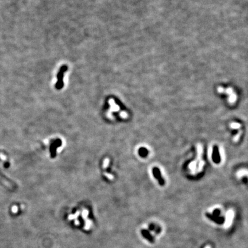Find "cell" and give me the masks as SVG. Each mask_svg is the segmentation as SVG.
Returning a JSON list of instances; mask_svg holds the SVG:
<instances>
[{
    "mask_svg": "<svg viewBox=\"0 0 248 248\" xmlns=\"http://www.w3.org/2000/svg\"><path fill=\"white\" fill-rule=\"evenodd\" d=\"M67 67L66 66H63L60 68V69L58 72V76H57L58 81L57 82V83L56 85V87L57 88H58V89L61 88L63 86V76H64V73L67 71Z\"/></svg>",
    "mask_w": 248,
    "mask_h": 248,
    "instance_id": "obj_1",
    "label": "cell"
},
{
    "mask_svg": "<svg viewBox=\"0 0 248 248\" xmlns=\"http://www.w3.org/2000/svg\"><path fill=\"white\" fill-rule=\"evenodd\" d=\"M0 181L6 187L11 188V189L15 187V184L9 180H8V179L6 178L5 176H4L3 174H2L1 172H0Z\"/></svg>",
    "mask_w": 248,
    "mask_h": 248,
    "instance_id": "obj_2",
    "label": "cell"
},
{
    "mask_svg": "<svg viewBox=\"0 0 248 248\" xmlns=\"http://www.w3.org/2000/svg\"><path fill=\"white\" fill-rule=\"evenodd\" d=\"M207 217L209 218L210 220H213V222L217 223L218 224H222L225 221L224 218L219 217V216H215L213 215H211L210 214H206Z\"/></svg>",
    "mask_w": 248,
    "mask_h": 248,
    "instance_id": "obj_3",
    "label": "cell"
},
{
    "mask_svg": "<svg viewBox=\"0 0 248 248\" xmlns=\"http://www.w3.org/2000/svg\"><path fill=\"white\" fill-rule=\"evenodd\" d=\"M141 234L142 236L144 237L145 238H146L147 240L149 241L150 242L153 243L154 241V239L153 236H152L151 234H150L149 232L147 230H141Z\"/></svg>",
    "mask_w": 248,
    "mask_h": 248,
    "instance_id": "obj_4",
    "label": "cell"
},
{
    "mask_svg": "<svg viewBox=\"0 0 248 248\" xmlns=\"http://www.w3.org/2000/svg\"><path fill=\"white\" fill-rule=\"evenodd\" d=\"M153 175H154V177H155L158 180L159 183H160V184H161V185H163L164 180H163L162 177H161V175H160V171H159L158 168H154L153 169Z\"/></svg>",
    "mask_w": 248,
    "mask_h": 248,
    "instance_id": "obj_5",
    "label": "cell"
},
{
    "mask_svg": "<svg viewBox=\"0 0 248 248\" xmlns=\"http://www.w3.org/2000/svg\"><path fill=\"white\" fill-rule=\"evenodd\" d=\"M213 160L215 163H219L220 158L219 156V152H218V149L217 147H215L214 148V154H213Z\"/></svg>",
    "mask_w": 248,
    "mask_h": 248,
    "instance_id": "obj_6",
    "label": "cell"
},
{
    "mask_svg": "<svg viewBox=\"0 0 248 248\" xmlns=\"http://www.w3.org/2000/svg\"><path fill=\"white\" fill-rule=\"evenodd\" d=\"M197 164V161L195 160L192 161V162L189 164V166H188V168H189V169L191 170V171L192 174H195V173H196Z\"/></svg>",
    "mask_w": 248,
    "mask_h": 248,
    "instance_id": "obj_7",
    "label": "cell"
},
{
    "mask_svg": "<svg viewBox=\"0 0 248 248\" xmlns=\"http://www.w3.org/2000/svg\"><path fill=\"white\" fill-rule=\"evenodd\" d=\"M230 127L233 129H238L241 127V125L238 123H232L230 125Z\"/></svg>",
    "mask_w": 248,
    "mask_h": 248,
    "instance_id": "obj_8",
    "label": "cell"
},
{
    "mask_svg": "<svg viewBox=\"0 0 248 248\" xmlns=\"http://www.w3.org/2000/svg\"><path fill=\"white\" fill-rule=\"evenodd\" d=\"M241 133H242V132L240 131V132H238V133L237 135L235 137H234V141H235V142H237V141H238V140L240 139V136L241 135Z\"/></svg>",
    "mask_w": 248,
    "mask_h": 248,
    "instance_id": "obj_9",
    "label": "cell"
},
{
    "mask_svg": "<svg viewBox=\"0 0 248 248\" xmlns=\"http://www.w3.org/2000/svg\"><path fill=\"white\" fill-rule=\"evenodd\" d=\"M247 174V172L246 171L241 170V171H239L237 173V175H238V176L241 177V176H243V175H244L245 174Z\"/></svg>",
    "mask_w": 248,
    "mask_h": 248,
    "instance_id": "obj_10",
    "label": "cell"
},
{
    "mask_svg": "<svg viewBox=\"0 0 248 248\" xmlns=\"http://www.w3.org/2000/svg\"><path fill=\"white\" fill-rule=\"evenodd\" d=\"M156 227V226L153 224H151L149 226V229L151 230H152V231H155Z\"/></svg>",
    "mask_w": 248,
    "mask_h": 248,
    "instance_id": "obj_11",
    "label": "cell"
},
{
    "mask_svg": "<svg viewBox=\"0 0 248 248\" xmlns=\"http://www.w3.org/2000/svg\"><path fill=\"white\" fill-rule=\"evenodd\" d=\"M220 210H218V209H217V210H215L214 211V212H213V215H215V216H219V215L220 214Z\"/></svg>",
    "mask_w": 248,
    "mask_h": 248,
    "instance_id": "obj_12",
    "label": "cell"
},
{
    "mask_svg": "<svg viewBox=\"0 0 248 248\" xmlns=\"http://www.w3.org/2000/svg\"><path fill=\"white\" fill-rule=\"evenodd\" d=\"M120 115L121 116L122 118H126L128 117V114H127L125 111H122V112L120 113Z\"/></svg>",
    "mask_w": 248,
    "mask_h": 248,
    "instance_id": "obj_13",
    "label": "cell"
},
{
    "mask_svg": "<svg viewBox=\"0 0 248 248\" xmlns=\"http://www.w3.org/2000/svg\"><path fill=\"white\" fill-rule=\"evenodd\" d=\"M108 163H109V159H105V161H104V168L107 167Z\"/></svg>",
    "mask_w": 248,
    "mask_h": 248,
    "instance_id": "obj_14",
    "label": "cell"
},
{
    "mask_svg": "<svg viewBox=\"0 0 248 248\" xmlns=\"http://www.w3.org/2000/svg\"><path fill=\"white\" fill-rule=\"evenodd\" d=\"M105 174V176L108 177L109 179L112 180L113 179V176H112V175H111L110 174Z\"/></svg>",
    "mask_w": 248,
    "mask_h": 248,
    "instance_id": "obj_15",
    "label": "cell"
},
{
    "mask_svg": "<svg viewBox=\"0 0 248 248\" xmlns=\"http://www.w3.org/2000/svg\"><path fill=\"white\" fill-rule=\"evenodd\" d=\"M204 248H211V246H210V245H207L205 247H204Z\"/></svg>",
    "mask_w": 248,
    "mask_h": 248,
    "instance_id": "obj_16",
    "label": "cell"
}]
</instances>
